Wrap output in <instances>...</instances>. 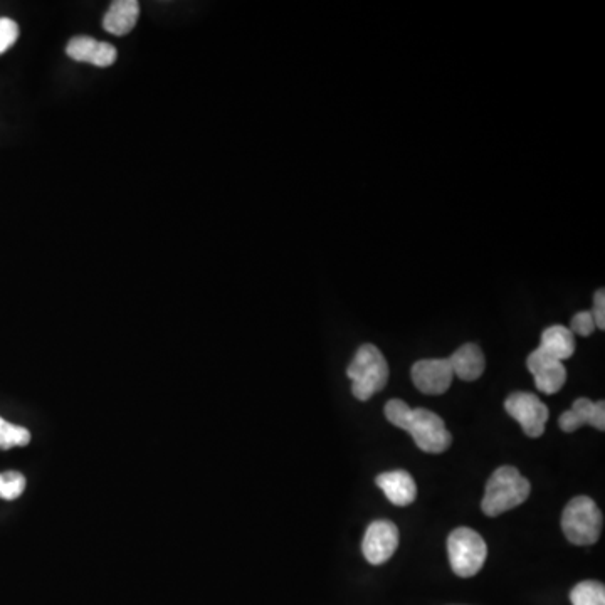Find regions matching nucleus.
<instances>
[{"mask_svg": "<svg viewBox=\"0 0 605 605\" xmlns=\"http://www.w3.org/2000/svg\"><path fill=\"white\" fill-rule=\"evenodd\" d=\"M385 417L395 427L411 434L417 448L429 454L444 453L453 436L441 417L427 409H411L404 400L392 399L385 406Z\"/></svg>", "mask_w": 605, "mask_h": 605, "instance_id": "1", "label": "nucleus"}, {"mask_svg": "<svg viewBox=\"0 0 605 605\" xmlns=\"http://www.w3.org/2000/svg\"><path fill=\"white\" fill-rule=\"evenodd\" d=\"M532 486L527 478L521 476L513 466H501L491 474L486 484L481 510L486 516H500L525 503L530 496Z\"/></svg>", "mask_w": 605, "mask_h": 605, "instance_id": "2", "label": "nucleus"}, {"mask_svg": "<svg viewBox=\"0 0 605 605\" xmlns=\"http://www.w3.org/2000/svg\"><path fill=\"white\" fill-rule=\"evenodd\" d=\"M348 379L352 380V394L355 399L369 400L389 382V365L379 348L365 343L358 348L352 363L348 365Z\"/></svg>", "mask_w": 605, "mask_h": 605, "instance_id": "3", "label": "nucleus"}, {"mask_svg": "<svg viewBox=\"0 0 605 605\" xmlns=\"http://www.w3.org/2000/svg\"><path fill=\"white\" fill-rule=\"evenodd\" d=\"M602 525V511L589 496H577L563 510V533L570 543L579 547L594 545L600 538Z\"/></svg>", "mask_w": 605, "mask_h": 605, "instance_id": "4", "label": "nucleus"}, {"mask_svg": "<svg viewBox=\"0 0 605 605\" xmlns=\"http://www.w3.org/2000/svg\"><path fill=\"white\" fill-rule=\"evenodd\" d=\"M449 563L459 577H473L483 569L488 547L483 537L471 528H456L448 538Z\"/></svg>", "mask_w": 605, "mask_h": 605, "instance_id": "5", "label": "nucleus"}, {"mask_svg": "<svg viewBox=\"0 0 605 605\" xmlns=\"http://www.w3.org/2000/svg\"><path fill=\"white\" fill-rule=\"evenodd\" d=\"M505 409L528 437H540L548 421V407L537 395L515 392L505 400Z\"/></svg>", "mask_w": 605, "mask_h": 605, "instance_id": "6", "label": "nucleus"}, {"mask_svg": "<svg viewBox=\"0 0 605 605\" xmlns=\"http://www.w3.org/2000/svg\"><path fill=\"white\" fill-rule=\"evenodd\" d=\"M399 547V530L389 520H377L370 523L363 537V557L372 565L387 562Z\"/></svg>", "mask_w": 605, "mask_h": 605, "instance_id": "7", "label": "nucleus"}, {"mask_svg": "<svg viewBox=\"0 0 605 605\" xmlns=\"http://www.w3.org/2000/svg\"><path fill=\"white\" fill-rule=\"evenodd\" d=\"M412 380L427 395H441L453 384V369L448 358L419 360L412 367Z\"/></svg>", "mask_w": 605, "mask_h": 605, "instance_id": "8", "label": "nucleus"}, {"mask_svg": "<svg viewBox=\"0 0 605 605\" xmlns=\"http://www.w3.org/2000/svg\"><path fill=\"white\" fill-rule=\"evenodd\" d=\"M527 367L530 374L535 377L537 389L543 394H557L558 390H562L563 385L567 382L565 365L555 358L545 355L540 348L528 355Z\"/></svg>", "mask_w": 605, "mask_h": 605, "instance_id": "9", "label": "nucleus"}, {"mask_svg": "<svg viewBox=\"0 0 605 605\" xmlns=\"http://www.w3.org/2000/svg\"><path fill=\"white\" fill-rule=\"evenodd\" d=\"M66 54L73 61L93 64L98 68L113 66L118 58V51L113 44L96 41L93 37L88 36L73 37L68 43Z\"/></svg>", "mask_w": 605, "mask_h": 605, "instance_id": "10", "label": "nucleus"}, {"mask_svg": "<svg viewBox=\"0 0 605 605\" xmlns=\"http://www.w3.org/2000/svg\"><path fill=\"white\" fill-rule=\"evenodd\" d=\"M585 424L604 431L605 429V402L599 400V402H592L587 397H580L575 400L572 409L567 412H563L560 419H558V426L563 432H575L580 427H584Z\"/></svg>", "mask_w": 605, "mask_h": 605, "instance_id": "11", "label": "nucleus"}, {"mask_svg": "<svg viewBox=\"0 0 605 605\" xmlns=\"http://www.w3.org/2000/svg\"><path fill=\"white\" fill-rule=\"evenodd\" d=\"M375 481L392 505L409 506L416 501V481L407 471L397 469V471L379 474Z\"/></svg>", "mask_w": 605, "mask_h": 605, "instance_id": "12", "label": "nucleus"}, {"mask_svg": "<svg viewBox=\"0 0 605 605\" xmlns=\"http://www.w3.org/2000/svg\"><path fill=\"white\" fill-rule=\"evenodd\" d=\"M140 4L137 0H116L103 17V29L113 36H127L137 26Z\"/></svg>", "mask_w": 605, "mask_h": 605, "instance_id": "13", "label": "nucleus"}, {"mask_svg": "<svg viewBox=\"0 0 605 605\" xmlns=\"http://www.w3.org/2000/svg\"><path fill=\"white\" fill-rule=\"evenodd\" d=\"M448 360L451 363L453 374L458 375L459 379L464 382L478 380L486 369L483 350L474 343H466L463 347L458 348Z\"/></svg>", "mask_w": 605, "mask_h": 605, "instance_id": "14", "label": "nucleus"}, {"mask_svg": "<svg viewBox=\"0 0 605 605\" xmlns=\"http://www.w3.org/2000/svg\"><path fill=\"white\" fill-rule=\"evenodd\" d=\"M540 350L548 357L555 358L558 362H563L572 357L575 352L574 333L569 328L562 325H553L543 330Z\"/></svg>", "mask_w": 605, "mask_h": 605, "instance_id": "15", "label": "nucleus"}, {"mask_svg": "<svg viewBox=\"0 0 605 605\" xmlns=\"http://www.w3.org/2000/svg\"><path fill=\"white\" fill-rule=\"evenodd\" d=\"M572 605H605V587L600 582L585 580L570 592Z\"/></svg>", "mask_w": 605, "mask_h": 605, "instance_id": "16", "label": "nucleus"}, {"mask_svg": "<svg viewBox=\"0 0 605 605\" xmlns=\"http://www.w3.org/2000/svg\"><path fill=\"white\" fill-rule=\"evenodd\" d=\"M31 442V432L26 427L16 426L0 417V451L12 448H24Z\"/></svg>", "mask_w": 605, "mask_h": 605, "instance_id": "17", "label": "nucleus"}, {"mask_svg": "<svg viewBox=\"0 0 605 605\" xmlns=\"http://www.w3.org/2000/svg\"><path fill=\"white\" fill-rule=\"evenodd\" d=\"M24 490H26L24 474L17 473V471L0 473V498L2 500H17V498H21Z\"/></svg>", "mask_w": 605, "mask_h": 605, "instance_id": "18", "label": "nucleus"}, {"mask_svg": "<svg viewBox=\"0 0 605 605\" xmlns=\"http://www.w3.org/2000/svg\"><path fill=\"white\" fill-rule=\"evenodd\" d=\"M19 39V26L16 21L0 17V56L7 53Z\"/></svg>", "mask_w": 605, "mask_h": 605, "instance_id": "19", "label": "nucleus"}, {"mask_svg": "<svg viewBox=\"0 0 605 605\" xmlns=\"http://www.w3.org/2000/svg\"><path fill=\"white\" fill-rule=\"evenodd\" d=\"M595 321L594 316L590 311H580L577 315L572 318L570 323V332L574 335H580V337H589L595 332Z\"/></svg>", "mask_w": 605, "mask_h": 605, "instance_id": "20", "label": "nucleus"}, {"mask_svg": "<svg viewBox=\"0 0 605 605\" xmlns=\"http://www.w3.org/2000/svg\"><path fill=\"white\" fill-rule=\"evenodd\" d=\"M594 316L595 327L604 330L605 328V293L599 290L594 296V310L590 311Z\"/></svg>", "mask_w": 605, "mask_h": 605, "instance_id": "21", "label": "nucleus"}]
</instances>
